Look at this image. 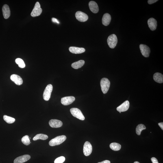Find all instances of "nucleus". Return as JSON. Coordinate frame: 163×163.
I'll return each mask as SVG.
<instances>
[{
    "label": "nucleus",
    "mask_w": 163,
    "mask_h": 163,
    "mask_svg": "<svg viewBox=\"0 0 163 163\" xmlns=\"http://www.w3.org/2000/svg\"><path fill=\"white\" fill-rule=\"evenodd\" d=\"M66 139V137L65 135L57 137L50 141L49 145L51 146H54L60 145L64 142Z\"/></svg>",
    "instance_id": "obj_1"
},
{
    "label": "nucleus",
    "mask_w": 163,
    "mask_h": 163,
    "mask_svg": "<svg viewBox=\"0 0 163 163\" xmlns=\"http://www.w3.org/2000/svg\"><path fill=\"white\" fill-rule=\"evenodd\" d=\"M101 90L104 94H105L108 92L110 87V82L109 79L106 78H103L100 82Z\"/></svg>",
    "instance_id": "obj_2"
},
{
    "label": "nucleus",
    "mask_w": 163,
    "mask_h": 163,
    "mask_svg": "<svg viewBox=\"0 0 163 163\" xmlns=\"http://www.w3.org/2000/svg\"><path fill=\"white\" fill-rule=\"evenodd\" d=\"M107 41L109 47L111 49H114L117 43V37L115 34L111 35L108 37Z\"/></svg>",
    "instance_id": "obj_3"
},
{
    "label": "nucleus",
    "mask_w": 163,
    "mask_h": 163,
    "mask_svg": "<svg viewBox=\"0 0 163 163\" xmlns=\"http://www.w3.org/2000/svg\"><path fill=\"white\" fill-rule=\"evenodd\" d=\"M71 114L75 117L81 120H84L85 118L81 111L78 108H72L70 109Z\"/></svg>",
    "instance_id": "obj_4"
},
{
    "label": "nucleus",
    "mask_w": 163,
    "mask_h": 163,
    "mask_svg": "<svg viewBox=\"0 0 163 163\" xmlns=\"http://www.w3.org/2000/svg\"><path fill=\"white\" fill-rule=\"evenodd\" d=\"M53 90L52 85L49 84L46 86L44 90L43 94V97L44 100L45 101H49L50 98L51 93Z\"/></svg>",
    "instance_id": "obj_5"
},
{
    "label": "nucleus",
    "mask_w": 163,
    "mask_h": 163,
    "mask_svg": "<svg viewBox=\"0 0 163 163\" xmlns=\"http://www.w3.org/2000/svg\"><path fill=\"white\" fill-rule=\"evenodd\" d=\"M42 12V9L41 8L40 4L38 2H37L31 12V16L33 17H36L40 16Z\"/></svg>",
    "instance_id": "obj_6"
},
{
    "label": "nucleus",
    "mask_w": 163,
    "mask_h": 163,
    "mask_svg": "<svg viewBox=\"0 0 163 163\" xmlns=\"http://www.w3.org/2000/svg\"><path fill=\"white\" fill-rule=\"evenodd\" d=\"M92 146L90 142L86 141L85 142L83 147V153L85 156H88L91 153L92 151Z\"/></svg>",
    "instance_id": "obj_7"
},
{
    "label": "nucleus",
    "mask_w": 163,
    "mask_h": 163,
    "mask_svg": "<svg viewBox=\"0 0 163 163\" xmlns=\"http://www.w3.org/2000/svg\"><path fill=\"white\" fill-rule=\"evenodd\" d=\"M76 17L79 22H86L88 19V16L86 14L80 11H77L75 14Z\"/></svg>",
    "instance_id": "obj_8"
},
{
    "label": "nucleus",
    "mask_w": 163,
    "mask_h": 163,
    "mask_svg": "<svg viewBox=\"0 0 163 163\" xmlns=\"http://www.w3.org/2000/svg\"><path fill=\"white\" fill-rule=\"evenodd\" d=\"M140 48L142 54L145 57H148L149 56L151 50L150 48L146 45L141 44L140 45Z\"/></svg>",
    "instance_id": "obj_9"
},
{
    "label": "nucleus",
    "mask_w": 163,
    "mask_h": 163,
    "mask_svg": "<svg viewBox=\"0 0 163 163\" xmlns=\"http://www.w3.org/2000/svg\"><path fill=\"white\" fill-rule=\"evenodd\" d=\"M75 99V98L73 96H67L62 98L61 103L64 105H68L73 103Z\"/></svg>",
    "instance_id": "obj_10"
},
{
    "label": "nucleus",
    "mask_w": 163,
    "mask_h": 163,
    "mask_svg": "<svg viewBox=\"0 0 163 163\" xmlns=\"http://www.w3.org/2000/svg\"><path fill=\"white\" fill-rule=\"evenodd\" d=\"M31 158L30 155H25L18 157L14 160V163H23L27 161Z\"/></svg>",
    "instance_id": "obj_11"
},
{
    "label": "nucleus",
    "mask_w": 163,
    "mask_h": 163,
    "mask_svg": "<svg viewBox=\"0 0 163 163\" xmlns=\"http://www.w3.org/2000/svg\"><path fill=\"white\" fill-rule=\"evenodd\" d=\"M130 103L128 101H126L117 107V110L119 112H124L128 110Z\"/></svg>",
    "instance_id": "obj_12"
},
{
    "label": "nucleus",
    "mask_w": 163,
    "mask_h": 163,
    "mask_svg": "<svg viewBox=\"0 0 163 163\" xmlns=\"http://www.w3.org/2000/svg\"><path fill=\"white\" fill-rule=\"evenodd\" d=\"M147 23L149 27L151 30L154 31L156 29L157 25V22L154 18H150L148 20Z\"/></svg>",
    "instance_id": "obj_13"
},
{
    "label": "nucleus",
    "mask_w": 163,
    "mask_h": 163,
    "mask_svg": "<svg viewBox=\"0 0 163 163\" xmlns=\"http://www.w3.org/2000/svg\"><path fill=\"white\" fill-rule=\"evenodd\" d=\"M10 79L16 85L19 86L23 83V79L21 77L17 75L12 74L11 76Z\"/></svg>",
    "instance_id": "obj_14"
},
{
    "label": "nucleus",
    "mask_w": 163,
    "mask_h": 163,
    "mask_svg": "<svg viewBox=\"0 0 163 163\" xmlns=\"http://www.w3.org/2000/svg\"><path fill=\"white\" fill-rule=\"evenodd\" d=\"M49 125L52 128H58L62 126L63 125L62 122L57 119H52L49 122Z\"/></svg>",
    "instance_id": "obj_15"
},
{
    "label": "nucleus",
    "mask_w": 163,
    "mask_h": 163,
    "mask_svg": "<svg viewBox=\"0 0 163 163\" xmlns=\"http://www.w3.org/2000/svg\"><path fill=\"white\" fill-rule=\"evenodd\" d=\"M70 52L74 54H80L85 52V49L84 48L75 47H71L69 48Z\"/></svg>",
    "instance_id": "obj_16"
},
{
    "label": "nucleus",
    "mask_w": 163,
    "mask_h": 163,
    "mask_svg": "<svg viewBox=\"0 0 163 163\" xmlns=\"http://www.w3.org/2000/svg\"><path fill=\"white\" fill-rule=\"evenodd\" d=\"M89 5L90 10L93 13H96L99 12V7L97 3L93 1L90 2Z\"/></svg>",
    "instance_id": "obj_17"
},
{
    "label": "nucleus",
    "mask_w": 163,
    "mask_h": 163,
    "mask_svg": "<svg viewBox=\"0 0 163 163\" xmlns=\"http://www.w3.org/2000/svg\"><path fill=\"white\" fill-rule=\"evenodd\" d=\"M2 12L4 17L5 19H8L10 16V10L8 5L5 4L3 5Z\"/></svg>",
    "instance_id": "obj_18"
},
{
    "label": "nucleus",
    "mask_w": 163,
    "mask_h": 163,
    "mask_svg": "<svg viewBox=\"0 0 163 163\" xmlns=\"http://www.w3.org/2000/svg\"><path fill=\"white\" fill-rule=\"evenodd\" d=\"M111 20V17L110 15L108 13H105L103 16L102 18V23L103 24L107 26L110 23Z\"/></svg>",
    "instance_id": "obj_19"
},
{
    "label": "nucleus",
    "mask_w": 163,
    "mask_h": 163,
    "mask_svg": "<svg viewBox=\"0 0 163 163\" xmlns=\"http://www.w3.org/2000/svg\"><path fill=\"white\" fill-rule=\"evenodd\" d=\"M154 80L157 83H161L163 82V76L161 73H157L153 75Z\"/></svg>",
    "instance_id": "obj_20"
},
{
    "label": "nucleus",
    "mask_w": 163,
    "mask_h": 163,
    "mask_svg": "<svg viewBox=\"0 0 163 163\" xmlns=\"http://www.w3.org/2000/svg\"><path fill=\"white\" fill-rule=\"evenodd\" d=\"M85 64V61L81 60L73 63L71 65L72 67L74 69H77L81 68Z\"/></svg>",
    "instance_id": "obj_21"
},
{
    "label": "nucleus",
    "mask_w": 163,
    "mask_h": 163,
    "mask_svg": "<svg viewBox=\"0 0 163 163\" xmlns=\"http://www.w3.org/2000/svg\"><path fill=\"white\" fill-rule=\"evenodd\" d=\"M110 147L113 151H117L121 149V146L119 144L116 142H113L110 144Z\"/></svg>",
    "instance_id": "obj_22"
},
{
    "label": "nucleus",
    "mask_w": 163,
    "mask_h": 163,
    "mask_svg": "<svg viewBox=\"0 0 163 163\" xmlns=\"http://www.w3.org/2000/svg\"><path fill=\"white\" fill-rule=\"evenodd\" d=\"M48 136L47 135L43 134H39L36 135L33 138V140L35 141L39 139L45 140L47 139Z\"/></svg>",
    "instance_id": "obj_23"
},
{
    "label": "nucleus",
    "mask_w": 163,
    "mask_h": 163,
    "mask_svg": "<svg viewBox=\"0 0 163 163\" xmlns=\"http://www.w3.org/2000/svg\"><path fill=\"white\" fill-rule=\"evenodd\" d=\"M145 129H146V127L143 124H139L136 127V133L138 135H140L142 130Z\"/></svg>",
    "instance_id": "obj_24"
},
{
    "label": "nucleus",
    "mask_w": 163,
    "mask_h": 163,
    "mask_svg": "<svg viewBox=\"0 0 163 163\" xmlns=\"http://www.w3.org/2000/svg\"><path fill=\"white\" fill-rule=\"evenodd\" d=\"M3 118L4 121L8 124H12L15 121L14 118L6 115L4 116Z\"/></svg>",
    "instance_id": "obj_25"
},
{
    "label": "nucleus",
    "mask_w": 163,
    "mask_h": 163,
    "mask_svg": "<svg viewBox=\"0 0 163 163\" xmlns=\"http://www.w3.org/2000/svg\"><path fill=\"white\" fill-rule=\"evenodd\" d=\"M15 62L18 65L19 67L23 68L25 67V63L21 59L19 58L16 59Z\"/></svg>",
    "instance_id": "obj_26"
},
{
    "label": "nucleus",
    "mask_w": 163,
    "mask_h": 163,
    "mask_svg": "<svg viewBox=\"0 0 163 163\" xmlns=\"http://www.w3.org/2000/svg\"><path fill=\"white\" fill-rule=\"evenodd\" d=\"M22 141L24 144L26 146L29 145L31 143L29 136L28 135L24 136L22 139Z\"/></svg>",
    "instance_id": "obj_27"
},
{
    "label": "nucleus",
    "mask_w": 163,
    "mask_h": 163,
    "mask_svg": "<svg viewBox=\"0 0 163 163\" xmlns=\"http://www.w3.org/2000/svg\"><path fill=\"white\" fill-rule=\"evenodd\" d=\"M65 160V158L64 157H60L57 158L55 161V163H63Z\"/></svg>",
    "instance_id": "obj_28"
},
{
    "label": "nucleus",
    "mask_w": 163,
    "mask_h": 163,
    "mask_svg": "<svg viewBox=\"0 0 163 163\" xmlns=\"http://www.w3.org/2000/svg\"><path fill=\"white\" fill-rule=\"evenodd\" d=\"M158 1V0H149L148 1V3L149 4H152Z\"/></svg>",
    "instance_id": "obj_29"
},
{
    "label": "nucleus",
    "mask_w": 163,
    "mask_h": 163,
    "mask_svg": "<svg viewBox=\"0 0 163 163\" xmlns=\"http://www.w3.org/2000/svg\"><path fill=\"white\" fill-rule=\"evenodd\" d=\"M151 160L153 163H159L158 160L155 157H152L151 159Z\"/></svg>",
    "instance_id": "obj_30"
},
{
    "label": "nucleus",
    "mask_w": 163,
    "mask_h": 163,
    "mask_svg": "<svg viewBox=\"0 0 163 163\" xmlns=\"http://www.w3.org/2000/svg\"><path fill=\"white\" fill-rule=\"evenodd\" d=\"M52 21L54 23H56L57 24L60 23V22L58 21V20L55 18H52Z\"/></svg>",
    "instance_id": "obj_31"
},
{
    "label": "nucleus",
    "mask_w": 163,
    "mask_h": 163,
    "mask_svg": "<svg viewBox=\"0 0 163 163\" xmlns=\"http://www.w3.org/2000/svg\"><path fill=\"white\" fill-rule=\"evenodd\" d=\"M158 125L163 130V122H161V123H158Z\"/></svg>",
    "instance_id": "obj_32"
},
{
    "label": "nucleus",
    "mask_w": 163,
    "mask_h": 163,
    "mask_svg": "<svg viewBox=\"0 0 163 163\" xmlns=\"http://www.w3.org/2000/svg\"><path fill=\"white\" fill-rule=\"evenodd\" d=\"M110 161H109V160H104V161H103L101 162H98V163H110Z\"/></svg>",
    "instance_id": "obj_33"
},
{
    "label": "nucleus",
    "mask_w": 163,
    "mask_h": 163,
    "mask_svg": "<svg viewBox=\"0 0 163 163\" xmlns=\"http://www.w3.org/2000/svg\"><path fill=\"white\" fill-rule=\"evenodd\" d=\"M134 163H140V162H137V161H136V162H135Z\"/></svg>",
    "instance_id": "obj_34"
}]
</instances>
